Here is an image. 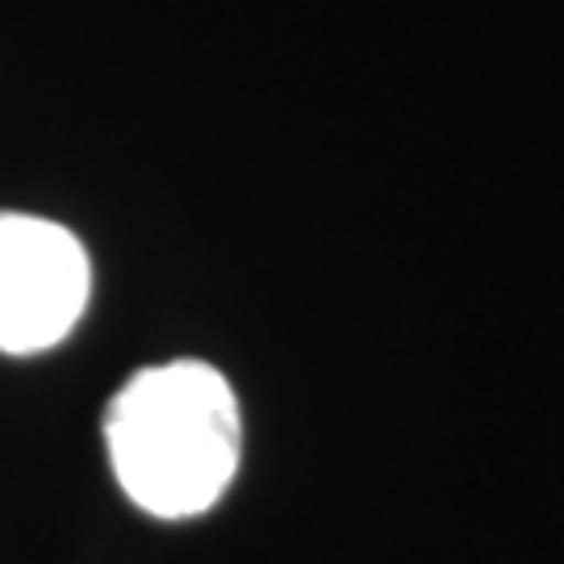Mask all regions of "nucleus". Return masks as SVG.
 Returning <instances> with one entry per match:
<instances>
[{
    "label": "nucleus",
    "mask_w": 564,
    "mask_h": 564,
    "mask_svg": "<svg viewBox=\"0 0 564 564\" xmlns=\"http://www.w3.org/2000/svg\"><path fill=\"white\" fill-rule=\"evenodd\" d=\"M105 447L121 494L155 519L218 506L242 460L239 398L214 364H151L105 410Z\"/></svg>",
    "instance_id": "obj_1"
},
{
    "label": "nucleus",
    "mask_w": 564,
    "mask_h": 564,
    "mask_svg": "<svg viewBox=\"0 0 564 564\" xmlns=\"http://www.w3.org/2000/svg\"><path fill=\"white\" fill-rule=\"evenodd\" d=\"M93 263L67 226L0 209V351L39 356L63 343L88 310Z\"/></svg>",
    "instance_id": "obj_2"
}]
</instances>
